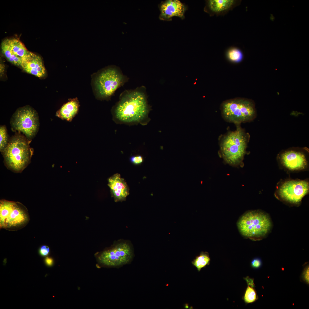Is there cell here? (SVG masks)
Segmentation results:
<instances>
[{"label": "cell", "mask_w": 309, "mask_h": 309, "mask_svg": "<svg viewBox=\"0 0 309 309\" xmlns=\"http://www.w3.org/2000/svg\"><path fill=\"white\" fill-rule=\"evenodd\" d=\"M240 2L236 0H208L206 1L204 10L211 16L223 15L239 5Z\"/></svg>", "instance_id": "14"}, {"label": "cell", "mask_w": 309, "mask_h": 309, "mask_svg": "<svg viewBox=\"0 0 309 309\" xmlns=\"http://www.w3.org/2000/svg\"><path fill=\"white\" fill-rule=\"evenodd\" d=\"M133 255L131 246L127 243L120 242L103 251L99 255L98 259L103 266L119 267L130 263Z\"/></svg>", "instance_id": "9"}, {"label": "cell", "mask_w": 309, "mask_h": 309, "mask_svg": "<svg viewBox=\"0 0 309 309\" xmlns=\"http://www.w3.org/2000/svg\"><path fill=\"white\" fill-rule=\"evenodd\" d=\"M127 80L116 67L109 66L102 69L96 75L93 80L96 97L100 100L109 99Z\"/></svg>", "instance_id": "6"}, {"label": "cell", "mask_w": 309, "mask_h": 309, "mask_svg": "<svg viewBox=\"0 0 309 309\" xmlns=\"http://www.w3.org/2000/svg\"><path fill=\"white\" fill-rule=\"evenodd\" d=\"M226 56L229 61L234 63L240 62L243 58V54L241 51L235 47L229 48L226 52Z\"/></svg>", "instance_id": "20"}, {"label": "cell", "mask_w": 309, "mask_h": 309, "mask_svg": "<svg viewBox=\"0 0 309 309\" xmlns=\"http://www.w3.org/2000/svg\"><path fill=\"white\" fill-rule=\"evenodd\" d=\"M3 152L6 165L17 172L26 167L32 153L26 140L19 135L12 138Z\"/></svg>", "instance_id": "5"}, {"label": "cell", "mask_w": 309, "mask_h": 309, "mask_svg": "<svg viewBox=\"0 0 309 309\" xmlns=\"http://www.w3.org/2000/svg\"><path fill=\"white\" fill-rule=\"evenodd\" d=\"M29 220L27 210L21 203L5 200L0 201L1 228L15 230L24 227Z\"/></svg>", "instance_id": "7"}, {"label": "cell", "mask_w": 309, "mask_h": 309, "mask_svg": "<svg viewBox=\"0 0 309 309\" xmlns=\"http://www.w3.org/2000/svg\"><path fill=\"white\" fill-rule=\"evenodd\" d=\"M150 107L148 104L144 88L125 91L113 107V119L116 123L144 125L149 121Z\"/></svg>", "instance_id": "1"}, {"label": "cell", "mask_w": 309, "mask_h": 309, "mask_svg": "<svg viewBox=\"0 0 309 309\" xmlns=\"http://www.w3.org/2000/svg\"><path fill=\"white\" fill-rule=\"evenodd\" d=\"M235 125V130L221 135L218 140L221 157L227 164L236 166L243 163L250 136L241 124Z\"/></svg>", "instance_id": "2"}, {"label": "cell", "mask_w": 309, "mask_h": 309, "mask_svg": "<svg viewBox=\"0 0 309 309\" xmlns=\"http://www.w3.org/2000/svg\"><path fill=\"white\" fill-rule=\"evenodd\" d=\"M309 183L306 180H288L279 185L276 196L283 201L292 204L300 203L309 191Z\"/></svg>", "instance_id": "10"}, {"label": "cell", "mask_w": 309, "mask_h": 309, "mask_svg": "<svg viewBox=\"0 0 309 309\" xmlns=\"http://www.w3.org/2000/svg\"><path fill=\"white\" fill-rule=\"evenodd\" d=\"M262 265V261L260 258H254L251 263V266L254 269H259L261 267Z\"/></svg>", "instance_id": "23"}, {"label": "cell", "mask_w": 309, "mask_h": 309, "mask_svg": "<svg viewBox=\"0 0 309 309\" xmlns=\"http://www.w3.org/2000/svg\"><path fill=\"white\" fill-rule=\"evenodd\" d=\"M210 259L208 252H201L200 254L197 256L191 262L193 266L195 267L198 272L202 268L210 264Z\"/></svg>", "instance_id": "19"}, {"label": "cell", "mask_w": 309, "mask_h": 309, "mask_svg": "<svg viewBox=\"0 0 309 309\" xmlns=\"http://www.w3.org/2000/svg\"><path fill=\"white\" fill-rule=\"evenodd\" d=\"M1 48L3 54L10 62L14 65L21 67L22 59L12 53L5 40L2 42Z\"/></svg>", "instance_id": "18"}, {"label": "cell", "mask_w": 309, "mask_h": 309, "mask_svg": "<svg viewBox=\"0 0 309 309\" xmlns=\"http://www.w3.org/2000/svg\"><path fill=\"white\" fill-rule=\"evenodd\" d=\"M306 148H292L283 150L278 156V160L282 166L292 171L305 169L308 161Z\"/></svg>", "instance_id": "11"}, {"label": "cell", "mask_w": 309, "mask_h": 309, "mask_svg": "<svg viewBox=\"0 0 309 309\" xmlns=\"http://www.w3.org/2000/svg\"><path fill=\"white\" fill-rule=\"evenodd\" d=\"M220 110L223 119L235 125L251 122L257 116L254 102L247 98L238 97L224 100L221 104Z\"/></svg>", "instance_id": "3"}, {"label": "cell", "mask_w": 309, "mask_h": 309, "mask_svg": "<svg viewBox=\"0 0 309 309\" xmlns=\"http://www.w3.org/2000/svg\"><path fill=\"white\" fill-rule=\"evenodd\" d=\"M243 299L246 304L252 303L257 300L258 296L255 287L247 285Z\"/></svg>", "instance_id": "21"}, {"label": "cell", "mask_w": 309, "mask_h": 309, "mask_svg": "<svg viewBox=\"0 0 309 309\" xmlns=\"http://www.w3.org/2000/svg\"><path fill=\"white\" fill-rule=\"evenodd\" d=\"M7 135L6 127L1 126L0 127V150L3 152L7 144Z\"/></svg>", "instance_id": "22"}, {"label": "cell", "mask_w": 309, "mask_h": 309, "mask_svg": "<svg viewBox=\"0 0 309 309\" xmlns=\"http://www.w3.org/2000/svg\"><path fill=\"white\" fill-rule=\"evenodd\" d=\"M14 129L23 132L28 138H33L37 132L39 127L38 115L36 111L29 106L18 109L13 114L11 120Z\"/></svg>", "instance_id": "8"}, {"label": "cell", "mask_w": 309, "mask_h": 309, "mask_svg": "<svg viewBox=\"0 0 309 309\" xmlns=\"http://www.w3.org/2000/svg\"><path fill=\"white\" fill-rule=\"evenodd\" d=\"M108 185L115 202L125 201L129 195V187L119 174L116 173L110 177L108 179Z\"/></svg>", "instance_id": "13"}, {"label": "cell", "mask_w": 309, "mask_h": 309, "mask_svg": "<svg viewBox=\"0 0 309 309\" xmlns=\"http://www.w3.org/2000/svg\"><path fill=\"white\" fill-rule=\"evenodd\" d=\"M130 161L131 163L135 165H139L143 162V159L142 156L137 155L131 157Z\"/></svg>", "instance_id": "25"}, {"label": "cell", "mask_w": 309, "mask_h": 309, "mask_svg": "<svg viewBox=\"0 0 309 309\" xmlns=\"http://www.w3.org/2000/svg\"><path fill=\"white\" fill-rule=\"evenodd\" d=\"M79 107L77 98L71 99L57 111L56 116L62 120L71 122L77 114Z\"/></svg>", "instance_id": "16"}, {"label": "cell", "mask_w": 309, "mask_h": 309, "mask_svg": "<svg viewBox=\"0 0 309 309\" xmlns=\"http://www.w3.org/2000/svg\"><path fill=\"white\" fill-rule=\"evenodd\" d=\"M237 226L241 234L252 240H260L269 233L272 223L269 216L259 210L247 212L240 218Z\"/></svg>", "instance_id": "4"}, {"label": "cell", "mask_w": 309, "mask_h": 309, "mask_svg": "<svg viewBox=\"0 0 309 309\" xmlns=\"http://www.w3.org/2000/svg\"><path fill=\"white\" fill-rule=\"evenodd\" d=\"M158 7L160 12L159 19L167 21H172L174 17L184 19L185 13L188 8L185 4L179 0L162 1L159 4Z\"/></svg>", "instance_id": "12"}, {"label": "cell", "mask_w": 309, "mask_h": 309, "mask_svg": "<svg viewBox=\"0 0 309 309\" xmlns=\"http://www.w3.org/2000/svg\"><path fill=\"white\" fill-rule=\"evenodd\" d=\"M46 263L48 266H51L53 263V260L51 258L47 257L45 259Z\"/></svg>", "instance_id": "28"}, {"label": "cell", "mask_w": 309, "mask_h": 309, "mask_svg": "<svg viewBox=\"0 0 309 309\" xmlns=\"http://www.w3.org/2000/svg\"><path fill=\"white\" fill-rule=\"evenodd\" d=\"M244 279L246 281L247 284L253 287H255V285L254 282V279L249 278V276H247L244 278Z\"/></svg>", "instance_id": "27"}, {"label": "cell", "mask_w": 309, "mask_h": 309, "mask_svg": "<svg viewBox=\"0 0 309 309\" xmlns=\"http://www.w3.org/2000/svg\"><path fill=\"white\" fill-rule=\"evenodd\" d=\"M49 252V247L45 245H43L39 249V253L42 256H46L47 255Z\"/></svg>", "instance_id": "26"}, {"label": "cell", "mask_w": 309, "mask_h": 309, "mask_svg": "<svg viewBox=\"0 0 309 309\" xmlns=\"http://www.w3.org/2000/svg\"><path fill=\"white\" fill-rule=\"evenodd\" d=\"M5 40L11 52L17 57L22 60L29 54V51L18 39L12 38L6 39Z\"/></svg>", "instance_id": "17"}, {"label": "cell", "mask_w": 309, "mask_h": 309, "mask_svg": "<svg viewBox=\"0 0 309 309\" xmlns=\"http://www.w3.org/2000/svg\"><path fill=\"white\" fill-rule=\"evenodd\" d=\"M21 67L26 72L38 77H43L46 74L41 57L30 52L22 59Z\"/></svg>", "instance_id": "15"}, {"label": "cell", "mask_w": 309, "mask_h": 309, "mask_svg": "<svg viewBox=\"0 0 309 309\" xmlns=\"http://www.w3.org/2000/svg\"><path fill=\"white\" fill-rule=\"evenodd\" d=\"M309 265H307L304 268L301 278L303 280L308 284L309 283Z\"/></svg>", "instance_id": "24"}]
</instances>
